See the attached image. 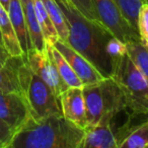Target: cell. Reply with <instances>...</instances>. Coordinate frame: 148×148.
Here are the masks:
<instances>
[{"instance_id": "3957f363", "label": "cell", "mask_w": 148, "mask_h": 148, "mask_svg": "<svg viewBox=\"0 0 148 148\" xmlns=\"http://www.w3.org/2000/svg\"><path fill=\"white\" fill-rule=\"evenodd\" d=\"M83 95L86 108L87 126L101 122L112 123L115 116L126 110L124 95L113 77L83 85Z\"/></svg>"}, {"instance_id": "4316f807", "label": "cell", "mask_w": 148, "mask_h": 148, "mask_svg": "<svg viewBox=\"0 0 148 148\" xmlns=\"http://www.w3.org/2000/svg\"><path fill=\"white\" fill-rule=\"evenodd\" d=\"M9 2H10V0H0V3L2 4V6L4 7L5 9H8V6H9Z\"/></svg>"}, {"instance_id": "ffe728a7", "label": "cell", "mask_w": 148, "mask_h": 148, "mask_svg": "<svg viewBox=\"0 0 148 148\" xmlns=\"http://www.w3.org/2000/svg\"><path fill=\"white\" fill-rule=\"evenodd\" d=\"M127 54L148 80V47L140 41H130L126 43Z\"/></svg>"}, {"instance_id": "9a60e30c", "label": "cell", "mask_w": 148, "mask_h": 148, "mask_svg": "<svg viewBox=\"0 0 148 148\" xmlns=\"http://www.w3.org/2000/svg\"><path fill=\"white\" fill-rule=\"evenodd\" d=\"M21 2L23 6L27 33H29V40H31L32 50L34 49L37 51H44L46 49V43L43 34H42L40 23L38 21L34 0H21Z\"/></svg>"}, {"instance_id": "6da1fadb", "label": "cell", "mask_w": 148, "mask_h": 148, "mask_svg": "<svg viewBox=\"0 0 148 148\" xmlns=\"http://www.w3.org/2000/svg\"><path fill=\"white\" fill-rule=\"evenodd\" d=\"M56 1L64 13L69 27L66 43L86 58L105 78L110 77L113 62L107 53V44L114 37L112 33L101 23L85 17L69 1Z\"/></svg>"}, {"instance_id": "ba28073f", "label": "cell", "mask_w": 148, "mask_h": 148, "mask_svg": "<svg viewBox=\"0 0 148 148\" xmlns=\"http://www.w3.org/2000/svg\"><path fill=\"white\" fill-rule=\"evenodd\" d=\"M115 135L117 148H148V114L131 113Z\"/></svg>"}, {"instance_id": "d4e9b609", "label": "cell", "mask_w": 148, "mask_h": 148, "mask_svg": "<svg viewBox=\"0 0 148 148\" xmlns=\"http://www.w3.org/2000/svg\"><path fill=\"white\" fill-rule=\"evenodd\" d=\"M14 134L15 132L8 125L0 120V148H9Z\"/></svg>"}, {"instance_id": "7c38bea8", "label": "cell", "mask_w": 148, "mask_h": 148, "mask_svg": "<svg viewBox=\"0 0 148 148\" xmlns=\"http://www.w3.org/2000/svg\"><path fill=\"white\" fill-rule=\"evenodd\" d=\"M81 148H117L112 123L101 122L85 128Z\"/></svg>"}, {"instance_id": "603a6c76", "label": "cell", "mask_w": 148, "mask_h": 148, "mask_svg": "<svg viewBox=\"0 0 148 148\" xmlns=\"http://www.w3.org/2000/svg\"><path fill=\"white\" fill-rule=\"evenodd\" d=\"M107 53L109 54L112 62H113L114 59H117V58L122 57L125 54H127L126 43H124L123 41L116 37H112L107 44Z\"/></svg>"}, {"instance_id": "7a4b0ae2", "label": "cell", "mask_w": 148, "mask_h": 148, "mask_svg": "<svg viewBox=\"0 0 148 148\" xmlns=\"http://www.w3.org/2000/svg\"><path fill=\"white\" fill-rule=\"evenodd\" d=\"M84 129L63 116L31 117L14 134L9 148H81Z\"/></svg>"}, {"instance_id": "30bf717a", "label": "cell", "mask_w": 148, "mask_h": 148, "mask_svg": "<svg viewBox=\"0 0 148 148\" xmlns=\"http://www.w3.org/2000/svg\"><path fill=\"white\" fill-rule=\"evenodd\" d=\"M53 46L63 55L66 61L70 64L72 69L76 73V75L82 81L83 85L91 84L101 81L105 77L101 73L81 54L72 49L66 42L62 40H57Z\"/></svg>"}, {"instance_id": "2e32d148", "label": "cell", "mask_w": 148, "mask_h": 148, "mask_svg": "<svg viewBox=\"0 0 148 148\" xmlns=\"http://www.w3.org/2000/svg\"><path fill=\"white\" fill-rule=\"evenodd\" d=\"M0 34L3 47L10 56H23L15 32L11 25L8 11L0 3Z\"/></svg>"}, {"instance_id": "cb8c5ba5", "label": "cell", "mask_w": 148, "mask_h": 148, "mask_svg": "<svg viewBox=\"0 0 148 148\" xmlns=\"http://www.w3.org/2000/svg\"><path fill=\"white\" fill-rule=\"evenodd\" d=\"M69 2L73 5L80 13H82L85 17L88 19L95 21L99 23L97 14L95 12V9L92 6L91 0H69Z\"/></svg>"}, {"instance_id": "5b68a950", "label": "cell", "mask_w": 148, "mask_h": 148, "mask_svg": "<svg viewBox=\"0 0 148 148\" xmlns=\"http://www.w3.org/2000/svg\"><path fill=\"white\" fill-rule=\"evenodd\" d=\"M21 88L29 103L31 115L39 120L49 116L62 115L60 97L52 88L29 68L27 59L21 66Z\"/></svg>"}, {"instance_id": "277c9868", "label": "cell", "mask_w": 148, "mask_h": 148, "mask_svg": "<svg viewBox=\"0 0 148 148\" xmlns=\"http://www.w3.org/2000/svg\"><path fill=\"white\" fill-rule=\"evenodd\" d=\"M111 77L123 92L126 109L131 113L148 114V80L128 54L113 60Z\"/></svg>"}, {"instance_id": "9c48e42d", "label": "cell", "mask_w": 148, "mask_h": 148, "mask_svg": "<svg viewBox=\"0 0 148 148\" xmlns=\"http://www.w3.org/2000/svg\"><path fill=\"white\" fill-rule=\"evenodd\" d=\"M31 117V110L25 93L0 91V120L15 133Z\"/></svg>"}, {"instance_id": "8992f818", "label": "cell", "mask_w": 148, "mask_h": 148, "mask_svg": "<svg viewBox=\"0 0 148 148\" xmlns=\"http://www.w3.org/2000/svg\"><path fill=\"white\" fill-rule=\"evenodd\" d=\"M91 2L99 23L105 25L114 37L124 43L140 41L138 32L128 23L114 0H91Z\"/></svg>"}, {"instance_id": "ac0fdd59", "label": "cell", "mask_w": 148, "mask_h": 148, "mask_svg": "<svg viewBox=\"0 0 148 148\" xmlns=\"http://www.w3.org/2000/svg\"><path fill=\"white\" fill-rule=\"evenodd\" d=\"M42 2L44 3L46 9H47L48 14L55 27L59 39L64 42H67L68 35H69V27H68L67 21H66L64 13L62 12L58 2L56 0H42Z\"/></svg>"}, {"instance_id": "d6986e66", "label": "cell", "mask_w": 148, "mask_h": 148, "mask_svg": "<svg viewBox=\"0 0 148 148\" xmlns=\"http://www.w3.org/2000/svg\"><path fill=\"white\" fill-rule=\"evenodd\" d=\"M34 4H35L38 21H39L40 27H41L45 43L53 45L57 40H59V37H58L55 27L50 18L49 14H48L47 9H46L44 3L42 2V0H34Z\"/></svg>"}, {"instance_id": "f1b7e54d", "label": "cell", "mask_w": 148, "mask_h": 148, "mask_svg": "<svg viewBox=\"0 0 148 148\" xmlns=\"http://www.w3.org/2000/svg\"><path fill=\"white\" fill-rule=\"evenodd\" d=\"M5 49H3V48H0V53H2V52H4Z\"/></svg>"}, {"instance_id": "5bb4252c", "label": "cell", "mask_w": 148, "mask_h": 148, "mask_svg": "<svg viewBox=\"0 0 148 148\" xmlns=\"http://www.w3.org/2000/svg\"><path fill=\"white\" fill-rule=\"evenodd\" d=\"M7 11H8L11 25H12L13 29L15 32L17 40H18L19 46H21V51H23V57L25 58L27 53L32 50V44L29 33H27L21 0H10Z\"/></svg>"}, {"instance_id": "f546056e", "label": "cell", "mask_w": 148, "mask_h": 148, "mask_svg": "<svg viewBox=\"0 0 148 148\" xmlns=\"http://www.w3.org/2000/svg\"><path fill=\"white\" fill-rule=\"evenodd\" d=\"M62 1H64V2H67V1H69V0H62Z\"/></svg>"}, {"instance_id": "4dcf8cb0", "label": "cell", "mask_w": 148, "mask_h": 148, "mask_svg": "<svg viewBox=\"0 0 148 148\" xmlns=\"http://www.w3.org/2000/svg\"><path fill=\"white\" fill-rule=\"evenodd\" d=\"M142 1H143V2H145V1H147V2H148V0H142Z\"/></svg>"}, {"instance_id": "8fae6325", "label": "cell", "mask_w": 148, "mask_h": 148, "mask_svg": "<svg viewBox=\"0 0 148 148\" xmlns=\"http://www.w3.org/2000/svg\"><path fill=\"white\" fill-rule=\"evenodd\" d=\"M62 115L78 127L85 129L87 126L86 108L82 87H68L60 95Z\"/></svg>"}, {"instance_id": "7402d4cb", "label": "cell", "mask_w": 148, "mask_h": 148, "mask_svg": "<svg viewBox=\"0 0 148 148\" xmlns=\"http://www.w3.org/2000/svg\"><path fill=\"white\" fill-rule=\"evenodd\" d=\"M137 32L140 42L148 47V2L145 1L139 8L137 17Z\"/></svg>"}, {"instance_id": "83f0119b", "label": "cell", "mask_w": 148, "mask_h": 148, "mask_svg": "<svg viewBox=\"0 0 148 148\" xmlns=\"http://www.w3.org/2000/svg\"><path fill=\"white\" fill-rule=\"evenodd\" d=\"M0 48H3V49H4V47H3V43H2V38H1V34H0Z\"/></svg>"}, {"instance_id": "484cf974", "label": "cell", "mask_w": 148, "mask_h": 148, "mask_svg": "<svg viewBox=\"0 0 148 148\" xmlns=\"http://www.w3.org/2000/svg\"><path fill=\"white\" fill-rule=\"evenodd\" d=\"M9 54L7 53L6 51H4V52H2V53H0V66L2 65L3 63H4L5 61H6V59L9 57Z\"/></svg>"}, {"instance_id": "4fadbf2b", "label": "cell", "mask_w": 148, "mask_h": 148, "mask_svg": "<svg viewBox=\"0 0 148 148\" xmlns=\"http://www.w3.org/2000/svg\"><path fill=\"white\" fill-rule=\"evenodd\" d=\"M25 58L23 56H9L0 66V91L23 92L21 83L19 70Z\"/></svg>"}, {"instance_id": "52a82bcc", "label": "cell", "mask_w": 148, "mask_h": 148, "mask_svg": "<svg viewBox=\"0 0 148 148\" xmlns=\"http://www.w3.org/2000/svg\"><path fill=\"white\" fill-rule=\"evenodd\" d=\"M25 59L29 68L37 75H39L57 95L60 97V95L69 87L60 76L54 59L47 46L44 51L31 50L27 53Z\"/></svg>"}, {"instance_id": "44dd1931", "label": "cell", "mask_w": 148, "mask_h": 148, "mask_svg": "<svg viewBox=\"0 0 148 148\" xmlns=\"http://www.w3.org/2000/svg\"><path fill=\"white\" fill-rule=\"evenodd\" d=\"M114 1L118 5L128 23L137 31L138 12L143 1L142 0H114Z\"/></svg>"}, {"instance_id": "e0dca14e", "label": "cell", "mask_w": 148, "mask_h": 148, "mask_svg": "<svg viewBox=\"0 0 148 148\" xmlns=\"http://www.w3.org/2000/svg\"><path fill=\"white\" fill-rule=\"evenodd\" d=\"M46 46L48 47L52 57H53L54 62L56 64V67L58 69V72H59L62 79L64 80V82L69 87H82V81L79 79V77L74 72V70L72 69L70 64L66 61V59L63 57V55L53 45L46 44Z\"/></svg>"}]
</instances>
